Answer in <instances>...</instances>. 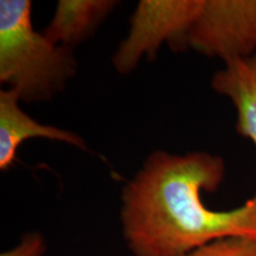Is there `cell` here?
Masks as SVG:
<instances>
[{
    "label": "cell",
    "instance_id": "cell-1",
    "mask_svg": "<svg viewBox=\"0 0 256 256\" xmlns=\"http://www.w3.org/2000/svg\"><path fill=\"white\" fill-rule=\"evenodd\" d=\"M224 177L220 156L152 152L121 194V228L132 255L186 256L218 240H256V194L232 210H211L202 200Z\"/></svg>",
    "mask_w": 256,
    "mask_h": 256
},
{
    "label": "cell",
    "instance_id": "cell-2",
    "mask_svg": "<svg viewBox=\"0 0 256 256\" xmlns=\"http://www.w3.org/2000/svg\"><path fill=\"white\" fill-rule=\"evenodd\" d=\"M31 10L30 0L0 2V83L25 104L51 101L78 72L72 50L34 30Z\"/></svg>",
    "mask_w": 256,
    "mask_h": 256
},
{
    "label": "cell",
    "instance_id": "cell-3",
    "mask_svg": "<svg viewBox=\"0 0 256 256\" xmlns=\"http://www.w3.org/2000/svg\"><path fill=\"white\" fill-rule=\"evenodd\" d=\"M203 0H142L130 20V30L112 58L115 70L128 75L142 58H154L168 43L176 51L186 49V37Z\"/></svg>",
    "mask_w": 256,
    "mask_h": 256
},
{
    "label": "cell",
    "instance_id": "cell-4",
    "mask_svg": "<svg viewBox=\"0 0 256 256\" xmlns=\"http://www.w3.org/2000/svg\"><path fill=\"white\" fill-rule=\"evenodd\" d=\"M186 49L224 64L256 55V0H203Z\"/></svg>",
    "mask_w": 256,
    "mask_h": 256
},
{
    "label": "cell",
    "instance_id": "cell-5",
    "mask_svg": "<svg viewBox=\"0 0 256 256\" xmlns=\"http://www.w3.org/2000/svg\"><path fill=\"white\" fill-rule=\"evenodd\" d=\"M20 98L12 89L0 90V170L8 171L14 165L22 142L28 139H48L87 150V144L78 134L44 124L32 119L22 110Z\"/></svg>",
    "mask_w": 256,
    "mask_h": 256
},
{
    "label": "cell",
    "instance_id": "cell-6",
    "mask_svg": "<svg viewBox=\"0 0 256 256\" xmlns=\"http://www.w3.org/2000/svg\"><path fill=\"white\" fill-rule=\"evenodd\" d=\"M116 5L114 0H60L43 34L52 43L72 50L95 34Z\"/></svg>",
    "mask_w": 256,
    "mask_h": 256
},
{
    "label": "cell",
    "instance_id": "cell-7",
    "mask_svg": "<svg viewBox=\"0 0 256 256\" xmlns=\"http://www.w3.org/2000/svg\"><path fill=\"white\" fill-rule=\"evenodd\" d=\"M211 87L232 102L238 114L236 130L256 147V55L224 64L212 76Z\"/></svg>",
    "mask_w": 256,
    "mask_h": 256
},
{
    "label": "cell",
    "instance_id": "cell-8",
    "mask_svg": "<svg viewBox=\"0 0 256 256\" xmlns=\"http://www.w3.org/2000/svg\"><path fill=\"white\" fill-rule=\"evenodd\" d=\"M186 256H256V240L246 238L218 240Z\"/></svg>",
    "mask_w": 256,
    "mask_h": 256
},
{
    "label": "cell",
    "instance_id": "cell-9",
    "mask_svg": "<svg viewBox=\"0 0 256 256\" xmlns=\"http://www.w3.org/2000/svg\"><path fill=\"white\" fill-rule=\"evenodd\" d=\"M46 252V241L40 232H30L22 235L14 248L2 252L0 256H43Z\"/></svg>",
    "mask_w": 256,
    "mask_h": 256
}]
</instances>
